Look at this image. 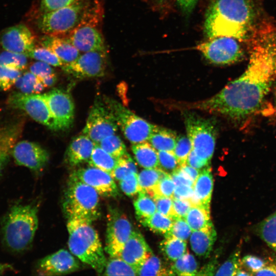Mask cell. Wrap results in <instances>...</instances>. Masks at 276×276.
Returning <instances> with one entry per match:
<instances>
[{
	"mask_svg": "<svg viewBox=\"0 0 276 276\" xmlns=\"http://www.w3.org/2000/svg\"><path fill=\"white\" fill-rule=\"evenodd\" d=\"M249 40V62L243 74L191 108L233 120L243 119L259 109L276 78V24L261 23L255 27Z\"/></svg>",
	"mask_w": 276,
	"mask_h": 276,
	"instance_id": "obj_1",
	"label": "cell"
},
{
	"mask_svg": "<svg viewBox=\"0 0 276 276\" xmlns=\"http://www.w3.org/2000/svg\"><path fill=\"white\" fill-rule=\"evenodd\" d=\"M255 18L250 0H215L207 11L204 31L209 38L226 36L243 41L255 28Z\"/></svg>",
	"mask_w": 276,
	"mask_h": 276,
	"instance_id": "obj_2",
	"label": "cell"
},
{
	"mask_svg": "<svg viewBox=\"0 0 276 276\" xmlns=\"http://www.w3.org/2000/svg\"><path fill=\"white\" fill-rule=\"evenodd\" d=\"M2 236L10 251L21 252L30 247L38 227L37 206L17 204L7 212L2 222Z\"/></svg>",
	"mask_w": 276,
	"mask_h": 276,
	"instance_id": "obj_3",
	"label": "cell"
},
{
	"mask_svg": "<svg viewBox=\"0 0 276 276\" xmlns=\"http://www.w3.org/2000/svg\"><path fill=\"white\" fill-rule=\"evenodd\" d=\"M70 251L98 273H103L107 261L99 235L92 222L78 218L68 219Z\"/></svg>",
	"mask_w": 276,
	"mask_h": 276,
	"instance_id": "obj_4",
	"label": "cell"
},
{
	"mask_svg": "<svg viewBox=\"0 0 276 276\" xmlns=\"http://www.w3.org/2000/svg\"><path fill=\"white\" fill-rule=\"evenodd\" d=\"M66 218L93 222L101 215L99 195L92 187L71 174L62 202Z\"/></svg>",
	"mask_w": 276,
	"mask_h": 276,
	"instance_id": "obj_5",
	"label": "cell"
},
{
	"mask_svg": "<svg viewBox=\"0 0 276 276\" xmlns=\"http://www.w3.org/2000/svg\"><path fill=\"white\" fill-rule=\"evenodd\" d=\"M104 9L98 0L86 3L78 25L65 36L80 52L105 50L100 30Z\"/></svg>",
	"mask_w": 276,
	"mask_h": 276,
	"instance_id": "obj_6",
	"label": "cell"
},
{
	"mask_svg": "<svg viewBox=\"0 0 276 276\" xmlns=\"http://www.w3.org/2000/svg\"><path fill=\"white\" fill-rule=\"evenodd\" d=\"M86 3L76 0L74 3L50 11L42 12L38 26L45 35L67 34L79 23Z\"/></svg>",
	"mask_w": 276,
	"mask_h": 276,
	"instance_id": "obj_7",
	"label": "cell"
},
{
	"mask_svg": "<svg viewBox=\"0 0 276 276\" xmlns=\"http://www.w3.org/2000/svg\"><path fill=\"white\" fill-rule=\"evenodd\" d=\"M185 122L192 149L200 157L209 162L214 154L216 130L210 120L193 113H186Z\"/></svg>",
	"mask_w": 276,
	"mask_h": 276,
	"instance_id": "obj_8",
	"label": "cell"
},
{
	"mask_svg": "<svg viewBox=\"0 0 276 276\" xmlns=\"http://www.w3.org/2000/svg\"><path fill=\"white\" fill-rule=\"evenodd\" d=\"M104 101L128 141L132 144L148 141L156 125L136 115L115 100L106 97Z\"/></svg>",
	"mask_w": 276,
	"mask_h": 276,
	"instance_id": "obj_9",
	"label": "cell"
},
{
	"mask_svg": "<svg viewBox=\"0 0 276 276\" xmlns=\"http://www.w3.org/2000/svg\"><path fill=\"white\" fill-rule=\"evenodd\" d=\"M239 41L232 37H216L198 44L196 49L211 63L226 65L242 58L244 51Z\"/></svg>",
	"mask_w": 276,
	"mask_h": 276,
	"instance_id": "obj_10",
	"label": "cell"
},
{
	"mask_svg": "<svg viewBox=\"0 0 276 276\" xmlns=\"http://www.w3.org/2000/svg\"><path fill=\"white\" fill-rule=\"evenodd\" d=\"M119 128L115 117L104 100H96L91 108L83 133L95 143L114 134Z\"/></svg>",
	"mask_w": 276,
	"mask_h": 276,
	"instance_id": "obj_11",
	"label": "cell"
},
{
	"mask_svg": "<svg viewBox=\"0 0 276 276\" xmlns=\"http://www.w3.org/2000/svg\"><path fill=\"white\" fill-rule=\"evenodd\" d=\"M7 103L11 107L24 111L35 121L51 130H56L43 94L15 92L9 96Z\"/></svg>",
	"mask_w": 276,
	"mask_h": 276,
	"instance_id": "obj_12",
	"label": "cell"
},
{
	"mask_svg": "<svg viewBox=\"0 0 276 276\" xmlns=\"http://www.w3.org/2000/svg\"><path fill=\"white\" fill-rule=\"evenodd\" d=\"M132 226L127 217L117 209L107 215L105 251L110 257H117L130 237Z\"/></svg>",
	"mask_w": 276,
	"mask_h": 276,
	"instance_id": "obj_13",
	"label": "cell"
},
{
	"mask_svg": "<svg viewBox=\"0 0 276 276\" xmlns=\"http://www.w3.org/2000/svg\"><path fill=\"white\" fill-rule=\"evenodd\" d=\"M106 67L105 50L83 53L74 61L61 67L66 73L76 78L84 79L104 76Z\"/></svg>",
	"mask_w": 276,
	"mask_h": 276,
	"instance_id": "obj_14",
	"label": "cell"
},
{
	"mask_svg": "<svg viewBox=\"0 0 276 276\" xmlns=\"http://www.w3.org/2000/svg\"><path fill=\"white\" fill-rule=\"evenodd\" d=\"M56 130L69 129L73 124L75 105L70 94L60 89L43 94Z\"/></svg>",
	"mask_w": 276,
	"mask_h": 276,
	"instance_id": "obj_15",
	"label": "cell"
},
{
	"mask_svg": "<svg viewBox=\"0 0 276 276\" xmlns=\"http://www.w3.org/2000/svg\"><path fill=\"white\" fill-rule=\"evenodd\" d=\"M11 154L16 163L31 170H42L49 160L48 152L36 143L21 141L15 144Z\"/></svg>",
	"mask_w": 276,
	"mask_h": 276,
	"instance_id": "obj_16",
	"label": "cell"
},
{
	"mask_svg": "<svg viewBox=\"0 0 276 276\" xmlns=\"http://www.w3.org/2000/svg\"><path fill=\"white\" fill-rule=\"evenodd\" d=\"M71 174L94 189L99 195L106 197H117L118 187L113 177L108 173L94 167L81 168Z\"/></svg>",
	"mask_w": 276,
	"mask_h": 276,
	"instance_id": "obj_17",
	"label": "cell"
},
{
	"mask_svg": "<svg viewBox=\"0 0 276 276\" xmlns=\"http://www.w3.org/2000/svg\"><path fill=\"white\" fill-rule=\"evenodd\" d=\"M35 38L30 30L24 24L7 28L0 37L4 51L25 54L28 57L35 47Z\"/></svg>",
	"mask_w": 276,
	"mask_h": 276,
	"instance_id": "obj_18",
	"label": "cell"
},
{
	"mask_svg": "<svg viewBox=\"0 0 276 276\" xmlns=\"http://www.w3.org/2000/svg\"><path fill=\"white\" fill-rule=\"evenodd\" d=\"M37 268L41 275H62L78 270L80 263L71 251L61 249L40 260Z\"/></svg>",
	"mask_w": 276,
	"mask_h": 276,
	"instance_id": "obj_19",
	"label": "cell"
},
{
	"mask_svg": "<svg viewBox=\"0 0 276 276\" xmlns=\"http://www.w3.org/2000/svg\"><path fill=\"white\" fill-rule=\"evenodd\" d=\"M153 254L143 235L133 231L123 245L119 257L136 268Z\"/></svg>",
	"mask_w": 276,
	"mask_h": 276,
	"instance_id": "obj_20",
	"label": "cell"
},
{
	"mask_svg": "<svg viewBox=\"0 0 276 276\" xmlns=\"http://www.w3.org/2000/svg\"><path fill=\"white\" fill-rule=\"evenodd\" d=\"M96 143L82 134L75 137L64 154L65 163L73 167L88 162Z\"/></svg>",
	"mask_w": 276,
	"mask_h": 276,
	"instance_id": "obj_21",
	"label": "cell"
},
{
	"mask_svg": "<svg viewBox=\"0 0 276 276\" xmlns=\"http://www.w3.org/2000/svg\"><path fill=\"white\" fill-rule=\"evenodd\" d=\"M40 43L54 52L63 65L73 62L81 54L65 36L45 35L41 38Z\"/></svg>",
	"mask_w": 276,
	"mask_h": 276,
	"instance_id": "obj_22",
	"label": "cell"
},
{
	"mask_svg": "<svg viewBox=\"0 0 276 276\" xmlns=\"http://www.w3.org/2000/svg\"><path fill=\"white\" fill-rule=\"evenodd\" d=\"M217 234L212 223L200 229L192 231L190 244L193 251L198 256L207 258L212 251Z\"/></svg>",
	"mask_w": 276,
	"mask_h": 276,
	"instance_id": "obj_23",
	"label": "cell"
},
{
	"mask_svg": "<svg viewBox=\"0 0 276 276\" xmlns=\"http://www.w3.org/2000/svg\"><path fill=\"white\" fill-rule=\"evenodd\" d=\"M213 185V177L209 166L201 170L193 185L194 195L201 204L210 206Z\"/></svg>",
	"mask_w": 276,
	"mask_h": 276,
	"instance_id": "obj_24",
	"label": "cell"
},
{
	"mask_svg": "<svg viewBox=\"0 0 276 276\" xmlns=\"http://www.w3.org/2000/svg\"><path fill=\"white\" fill-rule=\"evenodd\" d=\"M131 149L138 164L145 169L158 168V153L148 142L133 144Z\"/></svg>",
	"mask_w": 276,
	"mask_h": 276,
	"instance_id": "obj_25",
	"label": "cell"
},
{
	"mask_svg": "<svg viewBox=\"0 0 276 276\" xmlns=\"http://www.w3.org/2000/svg\"><path fill=\"white\" fill-rule=\"evenodd\" d=\"M177 137L172 130L156 125L148 142L157 151H173Z\"/></svg>",
	"mask_w": 276,
	"mask_h": 276,
	"instance_id": "obj_26",
	"label": "cell"
},
{
	"mask_svg": "<svg viewBox=\"0 0 276 276\" xmlns=\"http://www.w3.org/2000/svg\"><path fill=\"white\" fill-rule=\"evenodd\" d=\"M185 219L192 231L206 227L212 223L210 206L203 204L192 205Z\"/></svg>",
	"mask_w": 276,
	"mask_h": 276,
	"instance_id": "obj_27",
	"label": "cell"
},
{
	"mask_svg": "<svg viewBox=\"0 0 276 276\" xmlns=\"http://www.w3.org/2000/svg\"><path fill=\"white\" fill-rule=\"evenodd\" d=\"M18 134L16 126L8 127L0 134V173L8 160Z\"/></svg>",
	"mask_w": 276,
	"mask_h": 276,
	"instance_id": "obj_28",
	"label": "cell"
},
{
	"mask_svg": "<svg viewBox=\"0 0 276 276\" xmlns=\"http://www.w3.org/2000/svg\"><path fill=\"white\" fill-rule=\"evenodd\" d=\"M256 232L276 253V211L256 225Z\"/></svg>",
	"mask_w": 276,
	"mask_h": 276,
	"instance_id": "obj_29",
	"label": "cell"
},
{
	"mask_svg": "<svg viewBox=\"0 0 276 276\" xmlns=\"http://www.w3.org/2000/svg\"><path fill=\"white\" fill-rule=\"evenodd\" d=\"M117 159L96 144L88 163L90 166L100 169L111 175Z\"/></svg>",
	"mask_w": 276,
	"mask_h": 276,
	"instance_id": "obj_30",
	"label": "cell"
},
{
	"mask_svg": "<svg viewBox=\"0 0 276 276\" xmlns=\"http://www.w3.org/2000/svg\"><path fill=\"white\" fill-rule=\"evenodd\" d=\"M159 248L164 256L173 262L188 252L186 241L173 237L165 238L160 242Z\"/></svg>",
	"mask_w": 276,
	"mask_h": 276,
	"instance_id": "obj_31",
	"label": "cell"
},
{
	"mask_svg": "<svg viewBox=\"0 0 276 276\" xmlns=\"http://www.w3.org/2000/svg\"><path fill=\"white\" fill-rule=\"evenodd\" d=\"M139 275H173L171 268H167L161 260L152 254L137 268Z\"/></svg>",
	"mask_w": 276,
	"mask_h": 276,
	"instance_id": "obj_32",
	"label": "cell"
},
{
	"mask_svg": "<svg viewBox=\"0 0 276 276\" xmlns=\"http://www.w3.org/2000/svg\"><path fill=\"white\" fill-rule=\"evenodd\" d=\"M133 204L140 221L150 217L157 211L154 198L146 192H140Z\"/></svg>",
	"mask_w": 276,
	"mask_h": 276,
	"instance_id": "obj_33",
	"label": "cell"
},
{
	"mask_svg": "<svg viewBox=\"0 0 276 276\" xmlns=\"http://www.w3.org/2000/svg\"><path fill=\"white\" fill-rule=\"evenodd\" d=\"M167 174L168 173L159 168L145 169L142 170L137 175L140 192L150 193L160 179Z\"/></svg>",
	"mask_w": 276,
	"mask_h": 276,
	"instance_id": "obj_34",
	"label": "cell"
},
{
	"mask_svg": "<svg viewBox=\"0 0 276 276\" xmlns=\"http://www.w3.org/2000/svg\"><path fill=\"white\" fill-rule=\"evenodd\" d=\"M105 275H136V269L119 257H110L103 272Z\"/></svg>",
	"mask_w": 276,
	"mask_h": 276,
	"instance_id": "obj_35",
	"label": "cell"
},
{
	"mask_svg": "<svg viewBox=\"0 0 276 276\" xmlns=\"http://www.w3.org/2000/svg\"><path fill=\"white\" fill-rule=\"evenodd\" d=\"M140 222L151 231L165 236L171 229L173 219L156 211L151 216L142 220Z\"/></svg>",
	"mask_w": 276,
	"mask_h": 276,
	"instance_id": "obj_36",
	"label": "cell"
},
{
	"mask_svg": "<svg viewBox=\"0 0 276 276\" xmlns=\"http://www.w3.org/2000/svg\"><path fill=\"white\" fill-rule=\"evenodd\" d=\"M198 263L194 256L188 252L174 261L171 269L174 275H194L198 273Z\"/></svg>",
	"mask_w": 276,
	"mask_h": 276,
	"instance_id": "obj_37",
	"label": "cell"
},
{
	"mask_svg": "<svg viewBox=\"0 0 276 276\" xmlns=\"http://www.w3.org/2000/svg\"><path fill=\"white\" fill-rule=\"evenodd\" d=\"M15 85L20 92L27 94H40L45 87L41 81L30 71L21 75Z\"/></svg>",
	"mask_w": 276,
	"mask_h": 276,
	"instance_id": "obj_38",
	"label": "cell"
},
{
	"mask_svg": "<svg viewBox=\"0 0 276 276\" xmlns=\"http://www.w3.org/2000/svg\"><path fill=\"white\" fill-rule=\"evenodd\" d=\"M98 144L116 158H119L127 153L124 142L119 136L114 134L104 137Z\"/></svg>",
	"mask_w": 276,
	"mask_h": 276,
	"instance_id": "obj_39",
	"label": "cell"
},
{
	"mask_svg": "<svg viewBox=\"0 0 276 276\" xmlns=\"http://www.w3.org/2000/svg\"><path fill=\"white\" fill-rule=\"evenodd\" d=\"M137 173L135 163L129 154L118 158L116 165L111 174L113 178L120 181L132 173Z\"/></svg>",
	"mask_w": 276,
	"mask_h": 276,
	"instance_id": "obj_40",
	"label": "cell"
},
{
	"mask_svg": "<svg viewBox=\"0 0 276 276\" xmlns=\"http://www.w3.org/2000/svg\"><path fill=\"white\" fill-rule=\"evenodd\" d=\"M28 57L25 54L4 51L0 54V65L21 71L27 65Z\"/></svg>",
	"mask_w": 276,
	"mask_h": 276,
	"instance_id": "obj_41",
	"label": "cell"
},
{
	"mask_svg": "<svg viewBox=\"0 0 276 276\" xmlns=\"http://www.w3.org/2000/svg\"><path fill=\"white\" fill-rule=\"evenodd\" d=\"M241 246L239 245L216 271L215 275H236L240 266Z\"/></svg>",
	"mask_w": 276,
	"mask_h": 276,
	"instance_id": "obj_42",
	"label": "cell"
},
{
	"mask_svg": "<svg viewBox=\"0 0 276 276\" xmlns=\"http://www.w3.org/2000/svg\"><path fill=\"white\" fill-rule=\"evenodd\" d=\"M28 57L48 63L53 66H62L63 63L57 56L50 49L42 45L35 47Z\"/></svg>",
	"mask_w": 276,
	"mask_h": 276,
	"instance_id": "obj_43",
	"label": "cell"
},
{
	"mask_svg": "<svg viewBox=\"0 0 276 276\" xmlns=\"http://www.w3.org/2000/svg\"><path fill=\"white\" fill-rule=\"evenodd\" d=\"M21 71L0 65V89L6 91L15 85L21 76Z\"/></svg>",
	"mask_w": 276,
	"mask_h": 276,
	"instance_id": "obj_44",
	"label": "cell"
},
{
	"mask_svg": "<svg viewBox=\"0 0 276 276\" xmlns=\"http://www.w3.org/2000/svg\"><path fill=\"white\" fill-rule=\"evenodd\" d=\"M192 231L183 218L177 217L173 222L170 231L165 235V238L173 237L186 241L191 235Z\"/></svg>",
	"mask_w": 276,
	"mask_h": 276,
	"instance_id": "obj_45",
	"label": "cell"
},
{
	"mask_svg": "<svg viewBox=\"0 0 276 276\" xmlns=\"http://www.w3.org/2000/svg\"><path fill=\"white\" fill-rule=\"evenodd\" d=\"M192 149V144L188 136H177L173 152L180 167L187 164L188 157Z\"/></svg>",
	"mask_w": 276,
	"mask_h": 276,
	"instance_id": "obj_46",
	"label": "cell"
},
{
	"mask_svg": "<svg viewBox=\"0 0 276 276\" xmlns=\"http://www.w3.org/2000/svg\"><path fill=\"white\" fill-rule=\"evenodd\" d=\"M158 168L171 174L180 167L173 151H158Z\"/></svg>",
	"mask_w": 276,
	"mask_h": 276,
	"instance_id": "obj_47",
	"label": "cell"
},
{
	"mask_svg": "<svg viewBox=\"0 0 276 276\" xmlns=\"http://www.w3.org/2000/svg\"><path fill=\"white\" fill-rule=\"evenodd\" d=\"M175 186L171 175L169 174H167L160 179L151 192L148 194L152 197L156 195L173 198Z\"/></svg>",
	"mask_w": 276,
	"mask_h": 276,
	"instance_id": "obj_48",
	"label": "cell"
},
{
	"mask_svg": "<svg viewBox=\"0 0 276 276\" xmlns=\"http://www.w3.org/2000/svg\"><path fill=\"white\" fill-rule=\"evenodd\" d=\"M266 263V260L251 255H245L240 259V266L252 275L262 268Z\"/></svg>",
	"mask_w": 276,
	"mask_h": 276,
	"instance_id": "obj_49",
	"label": "cell"
},
{
	"mask_svg": "<svg viewBox=\"0 0 276 276\" xmlns=\"http://www.w3.org/2000/svg\"><path fill=\"white\" fill-rule=\"evenodd\" d=\"M137 175V173H132L120 180V187L126 195L131 197L139 193Z\"/></svg>",
	"mask_w": 276,
	"mask_h": 276,
	"instance_id": "obj_50",
	"label": "cell"
},
{
	"mask_svg": "<svg viewBox=\"0 0 276 276\" xmlns=\"http://www.w3.org/2000/svg\"><path fill=\"white\" fill-rule=\"evenodd\" d=\"M153 198L157 212L173 219L175 218L173 211L172 198L156 195L153 196Z\"/></svg>",
	"mask_w": 276,
	"mask_h": 276,
	"instance_id": "obj_51",
	"label": "cell"
},
{
	"mask_svg": "<svg viewBox=\"0 0 276 276\" xmlns=\"http://www.w3.org/2000/svg\"><path fill=\"white\" fill-rule=\"evenodd\" d=\"M30 71L39 79L55 73L51 65L39 61L34 63L31 66Z\"/></svg>",
	"mask_w": 276,
	"mask_h": 276,
	"instance_id": "obj_52",
	"label": "cell"
},
{
	"mask_svg": "<svg viewBox=\"0 0 276 276\" xmlns=\"http://www.w3.org/2000/svg\"><path fill=\"white\" fill-rule=\"evenodd\" d=\"M173 211L175 218H185L192 206L189 200L172 198Z\"/></svg>",
	"mask_w": 276,
	"mask_h": 276,
	"instance_id": "obj_53",
	"label": "cell"
},
{
	"mask_svg": "<svg viewBox=\"0 0 276 276\" xmlns=\"http://www.w3.org/2000/svg\"><path fill=\"white\" fill-rule=\"evenodd\" d=\"M76 0H41L42 12L50 11L68 5Z\"/></svg>",
	"mask_w": 276,
	"mask_h": 276,
	"instance_id": "obj_54",
	"label": "cell"
},
{
	"mask_svg": "<svg viewBox=\"0 0 276 276\" xmlns=\"http://www.w3.org/2000/svg\"><path fill=\"white\" fill-rule=\"evenodd\" d=\"M193 187L179 185L175 186L173 198L190 200L194 194Z\"/></svg>",
	"mask_w": 276,
	"mask_h": 276,
	"instance_id": "obj_55",
	"label": "cell"
},
{
	"mask_svg": "<svg viewBox=\"0 0 276 276\" xmlns=\"http://www.w3.org/2000/svg\"><path fill=\"white\" fill-rule=\"evenodd\" d=\"M170 175L175 184V186L185 185L193 187L194 182L193 180L180 169V168H178Z\"/></svg>",
	"mask_w": 276,
	"mask_h": 276,
	"instance_id": "obj_56",
	"label": "cell"
},
{
	"mask_svg": "<svg viewBox=\"0 0 276 276\" xmlns=\"http://www.w3.org/2000/svg\"><path fill=\"white\" fill-rule=\"evenodd\" d=\"M210 162L198 156L193 149L187 158V164L198 170H202L209 166Z\"/></svg>",
	"mask_w": 276,
	"mask_h": 276,
	"instance_id": "obj_57",
	"label": "cell"
},
{
	"mask_svg": "<svg viewBox=\"0 0 276 276\" xmlns=\"http://www.w3.org/2000/svg\"><path fill=\"white\" fill-rule=\"evenodd\" d=\"M254 275H276V258L266 260L263 267Z\"/></svg>",
	"mask_w": 276,
	"mask_h": 276,
	"instance_id": "obj_58",
	"label": "cell"
},
{
	"mask_svg": "<svg viewBox=\"0 0 276 276\" xmlns=\"http://www.w3.org/2000/svg\"><path fill=\"white\" fill-rule=\"evenodd\" d=\"M199 0H176L181 10L186 14H190Z\"/></svg>",
	"mask_w": 276,
	"mask_h": 276,
	"instance_id": "obj_59",
	"label": "cell"
},
{
	"mask_svg": "<svg viewBox=\"0 0 276 276\" xmlns=\"http://www.w3.org/2000/svg\"><path fill=\"white\" fill-rule=\"evenodd\" d=\"M180 168L190 177L194 183L201 172V170L193 168L187 164H186Z\"/></svg>",
	"mask_w": 276,
	"mask_h": 276,
	"instance_id": "obj_60",
	"label": "cell"
},
{
	"mask_svg": "<svg viewBox=\"0 0 276 276\" xmlns=\"http://www.w3.org/2000/svg\"><path fill=\"white\" fill-rule=\"evenodd\" d=\"M45 87L53 86L57 82V77L55 73L48 75L39 79Z\"/></svg>",
	"mask_w": 276,
	"mask_h": 276,
	"instance_id": "obj_61",
	"label": "cell"
},
{
	"mask_svg": "<svg viewBox=\"0 0 276 276\" xmlns=\"http://www.w3.org/2000/svg\"><path fill=\"white\" fill-rule=\"evenodd\" d=\"M10 266L7 264H0V274L3 272L9 269Z\"/></svg>",
	"mask_w": 276,
	"mask_h": 276,
	"instance_id": "obj_62",
	"label": "cell"
},
{
	"mask_svg": "<svg viewBox=\"0 0 276 276\" xmlns=\"http://www.w3.org/2000/svg\"><path fill=\"white\" fill-rule=\"evenodd\" d=\"M157 1H158L159 2H162L163 0H157Z\"/></svg>",
	"mask_w": 276,
	"mask_h": 276,
	"instance_id": "obj_63",
	"label": "cell"
}]
</instances>
